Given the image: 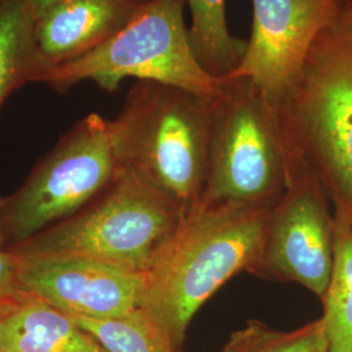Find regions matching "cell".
<instances>
[{
  "label": "cell",
  "mask_w": 352,
  "mask_h": 352,
  "mask_svg": "<svg viewBox=\"0 0 352 352\" xmlns=\"http://www.w3.org/2000/svg\"><path fill=\"white\" fill-rule=\"evenodd\" d=\"M340 20L347 26L352 28V1L342 7L340 13Z\"/></svg>",
  "instance_id": "obj_20"
},
{
  "label": "cell",
  "mask_w": 352,
  "mask_h": 352,
  "mask_svg": "<svg viewBox=\"0 0 352 352\" xmlns=\"http://www.w3.org/2000/svg\"><path fill=\"white\" fill-rule=\"evenodd\" d=\"M24 292L19 280L17 260L10 252L0 250V302Z\"/></svg>",
  "instance_id": "obj_18"
},
{
  "label": "cell",
  "mask_w": 352,
  "mask_h": 352,
  "mask_svg": "<svg viewBox=\"0 0 352 352\" xmlns=\"http://www.w3.org/2000/svg\"><path fill=\"white\" fill-rule=\"evenodd\" d=\"M272 209L241 204L195 205L144 274L140 308L180 349L189 324L230 278L256 261Z\"/></svg>",
  "instance_id": "obj_1"
},
{
  "label": "cell",
  "mask_w": 352,
  "mask_h": 352,
  "mask_svg": "<svg viewBox=\"0 0 352 352\" xmlns=\"http://www.w3.org/2000/svg\"><path fill=\"white\" fill-rule=\"evenodd\" d=\"M146 0H58L34 17L30 82L107 43Z\"/></svg>",
  "instance_id": "obj_11"
},
{
  "label": "cell",
  "mask_w": 352,
  "mask_h": 352,
  "mask_svg": "<svg viewBox=\"0 0 352 352\" xmlns=\"http://www.w3.org/2000/svg\"><path fill=\"white\" fill-rule=\"evenodd\" d=\"M321 317L327 352H352V231L336 221L334 264Z\"/></svg>",
  "instance_id": "obj_14"
},
{
  "label": "cell",
  "mask_w": 352,
  "mask_h": 352,
  "mask_svg": "<svg viewBox=\"0 0 352 352\" xmlns=\"http://www.w3.org/2000/svg\"><path fill=\"white\" fill-rule=\"evenodd\" d=\"M287 186L276 109L251 80L223 78L200 202L273 209Z\"/></svg>",
  "instance_id": "obj_6"
},
{
  "label": "cell",
  "mask_w": 352,
  "mask_h": 352,
  "mask_svg": "<svg viewBox=\"0 0 352 352\" xmlns=\"http://www.w3.org/2000/svg\"><path fill=\"white\" fill-rule=\"evenodd\" d=\"M34 14L25 0H0V109L30 82Z\"/></svg>",
  "instance_id": "obj_15"
},
{
  "label": "cell",
  "mask_w": 352,
  "mask_h": 352,
  "mask_svg": "<svg viewBox=\"0 0 352 352\" xmlns=\"http://www.w3.org/2000/svg\"><path fill=\"white\" fill-rule=\"evenodd\" d=\"M118 173L110 120L89 113L0 197V250L7 251L77 213Z\"/></svg>",
  "instance_id": "obj_7"
},
{
  "label": "cell",
  "mask_w": 352,
  "mask_h": 352,
  "mask_svg": "<svg viewBox=\"0 0 352 352\" xmlns=\"http://www.w3.org/2000/svg\"><path fill=\"white\" fill-rule=\"evenodd\" d=\"M0 352H109L71 316L21 292L0 302Z\"/></svg>",
  "instance_id": "obj_12"
},
{
  "label": "cell",
  "mask_w": 352,
  "mask_h": 352,
  "mask_svg": "<svg viewBox=\"0 0 352 352\" xmlns=\"http://www.w3.org/2000/svg\"><path fill=\"white\" fill-rule=\"evenodd\" d=\"M287 177V189L270 212L261 250L247 273L299 283L324 298L334 264L336 223L315 179L296 171Z\"/></svg>",
  "instance_id": "obj_8"
},
{
  "label": "cell",
  "mask_w": 352,
  "mask_h": 352,
  "mask_svg": "<svg viewBox=\"0 0 352 352\" xmlns=\"http://www.w3.org/2000/svg\"><path fill=\"white\" fill-rule=\"evenodd\" d=\"M218 98L136 81L110 120L118 170L161 189L188 213L205 188Z\"/></svg>",
  "instance_id": "obj_3"
},
{
  "label": "cell",
  "mask_w": 352,
  "mask_h": 352,
  "mask_svg": "<svg viewBox=\"0 0 352 352\" xmlns=\"http://www.w3.org/2000/svg\"><path fill=\"white\" fill-rule=\"evenodd\" d=\"M13 256L23 291L65 315L103 320L140 308L142 274L81 256Z\"/></svg>",
  "instance_id": "obj_10"
},
{
  "label": "cell",
  "mask_w": 352,
  "mask_h": 352,
  "mask_svg": "<svg viewBox=\"0 0 352 352\" xmlns=\"http://www.w3.org/2000/svg\"><path fill=\"white\" fill-rule=\"evenodd\" d=\"M187 4L192 16L189 43L197 62L209 75L225 78L247 50V41L228 30L226 0H187Z\"/></svg>",
  "instance_id": "obj_13"
},
{
  "label": "cell",
  "mask_w": 352,
  "mask_h": 352,
  "mask_svg": "<svg viewBox=\"0 0 352 352\" xmlns=\"http://www.w3.org/2000/svg\"><path fill=\"white\" fill-rule=\"evenodd\" d=\"M187 0H146L136 16L107 43L88 55L45 72L37 82L67 93L82 81L118 91L124 78L153 81L204 97H219L223 78L197 62L184 23Z\"/></svg>",
  "instance_id": "obj_5"
},
{
  "label": "cell",
  "mask_w": 352,
  "mask_h": 352,
  "mask_svg": "<svg viewBox=\"0 0 352 352\" xmlns=\"http://www.w3.org/2000/svg\"><path fill=\"white\" fill-rule=\"evenodd\" d=\"M276 113L287 174L329 189L352 231V28L340 17L317 37Z\"/></svg>",
  "instance_id": "obj_2"
},
{
  "label": "cell",
  "mask_w": 352,
  "mask_h": 352,
  "mask_svg": "<svg viewBox=\"0 0 352 352\" xmlns=\"http://www.w3.org/2000/svg\"><path fill=\"white\" fill-rule=\"evenodd\" d=\"M184 215L161 189L118 170L111 183L77 213L7 252L81 256L144 276Z\"/></svg>",
  "instance_id": "obj_4"
},
{
  "label": "cell",
  "mask_w": 352,
  "mask_h": 352,
  "mask_svg": "<svg viewBox=\"0 0 352 352\" xmlns=\"http://www.w3.org/2000/svg\"><path fill=\"white\" fill-rule=\"evenodd\" d=\"M338 4H340V7H343L344 4H347V3H351L352 0H336Z\"/></svg>",
  "instance_id": "obj_21"
},
{
  "label": "cell",
  "mask_w": 352,
  "mask_h": 352,
  "mask_svg": "<svg viewBox=\"0 0 352 352\" xmlns=\"http://www.w3.org/2000/svg\"><path fill=\"white\" fill-rule=\"evenodd\" d=\"M58 0H25L28 7L30 8V11L34 14V17L43 12L46 8H49L54 3H56Z\"/></svg>",
  "instance_id": "obj_19"
},
{
  "label": "cell",
  "mask_w": 352,
  "mask_h": 352,
  "mask_svg": "<svg viewBox=\"0 0 352 352\" xmlns=\"http://www.w3.org/2000/svg\"><path fill=\"white\" fill-rule=\"evenodd\" d=\"M251 38L239 65L225 78H247L276 109L302 71L317 37L340 17L336 0H252Z\"/></svg>",
  "instance_id": "obj_9"
},
{
  "label": "cell",
  "mask_w": 352,
  "mask_h": 352,
  "mask_svg": "<svg viewBox=\"0 0 352 352\" xmlns=\"http://www.w3.org/2000/svg\"><path fill=\"white\" fill-rule=\"evenodd\" d=\"M72 318L109 352H179L167 331L142 308L113 318Z\"/></svg>",
  "instance_id": "obj_16"
},
{
  "label": "cell",
  "mask_w": 352,
  "mask_h": 352,
  "mask_svg": "<svg viewBox=\"0 0 352 352\" xmlns=\"http://www.w3.org/2000/svg\"><path fill=\"white\" fill-rule=\"evenodd\" d=\"M222 352H327L321 318L292 331H277L258 321L232 333Z\"/></svg>",
  "instance_id": "obj_17"
}]
</instances>
